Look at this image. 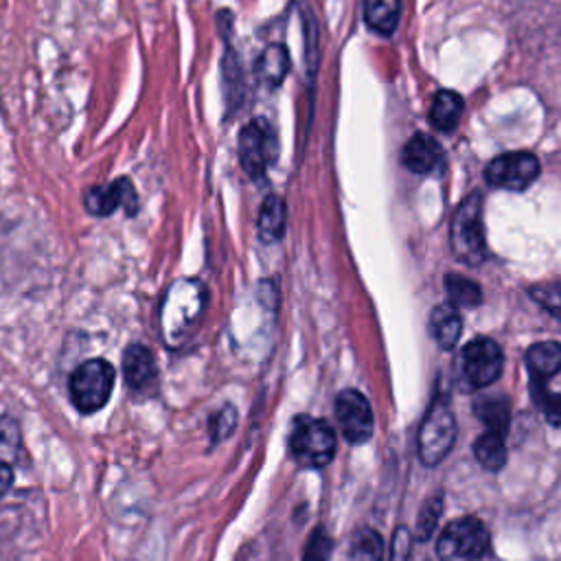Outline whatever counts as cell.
I'll list each match as a JSON object with an SVG mask.
<instances>
[{
    "mask_svg": "<svg viewBox=\"0 0 561 561\" xmlns=\"http://www.w3.org/2000/svg\"><path fill=\"white\" fill-rule=\"evenodd\" d=\"M206 302L204 285L197 280H178L164 296L160 329L169 346H180L195 329Z\"/></svg>",
    "mask_w": 561,
    "mask_h": 561,
    "instance_id": "1",
    "label": "cell"
},
{
    "mask_svg": "<svg viewBox=\"0 0 561 561\" xmlns=\"http://www.w3.org/2000/svg\"><path fill=\"white\" fill-rule=\"evenodd\" d=\"M449 248L454 256L471 267H478L486 259V239L482 224V195L471 191L454 210L449 224Z\"/></svg>",
    "mask_w": 561,
    "mask_h": 561,
    "instance_id": "2",
    "label": "cell"
},
{
    "mask_svg": "<svg viewBox=\"0 0 561 561\" xmlns=\"http://www.w3.org/2000/svg\"><path fill=\"white\" fill-rule=\"evenodd\" d=\"M114 381H116V370L107 359H101V357L85 359L72 370L68 379V390L75 408L81 414H92L101 410L110 401Z\"/></svg>",
    "mask_w": 561,
    "mask_h": 561,
    "instance_id": "3",
    "label": "cell"
},
{
    "mask_svg": "<svg viewBox=\"0 0 561 561\" xmlns=\"http://www.w3.org/2000/svg\"><path fill=\"white\" fill-rule=\"evenodd\" d=\"M335 445V432L327 421L302 414L294 419L289 432V451L298 465L311 469L329 465L333 460Z\"/></svg>",
    "mask_w": 561,
    "mask_h": 561,
    "instance_id": "4",
    "label": "cell"
},
{
    "mask_svg": "<svg viewBox=\"0 0 561 561\" xmlns=\"http://www.w3.org/2000/svg\"><path fill=\"white\" fill-rule=\"evenodd\" d=\"M456 440V419L449 410V399L445 394H434L421 427H419V458L423 465H438L454 447Z\"/></svg>",
    "mask_w": 561,
    "mask_h": 561,
    "instance_id": "5",
    "label": "cell"
},
{
    "mask_svg": "<svg viewBox=\"0 0 561 561\" xmlns=\"http://www.w3.org/2000/svg\"><path fill=\"white\" fill-rule=\"evenodd\" d=\"M489 546V533L478 517L451 519L436 541L440 561H478Z\"/></svg>",
    "mask_w": 561,
    "mask_h": 561,
    "instance_id": "6",
    "label": "cell"
},
{
    "mask_svg": "<svg viewBox=\"0 0 561 561\" xmlns=\"http://www.w3.org/2000/svg\"><path fill=\"white\" fill-rule=\"evenodd\" d=\"M237 147L243 171L259 180L276 158V134L265 118H254L241 127Z\"/></svg>",
    "mask_w": 561,
    "mask_h": 561,
    "instance_id": "7",
    "label": "cell"
},
{
    "mask_svg": "<svg viewBox=\"0 0 561 561\" xmlns=\"http://www.w3.org/2000/svg\"><path fill=\"white\" fill-rule=\"evenodd\" d=\"M502 366V348L491 337H473L462 348V379L471 390L491 386L500 377Z\"/></svg>",
    "mask_w": 561,
    "mask_h": 561,
    "instance_id": "8",
    "label": "cell"
},
{
    "mask_svg": "<svg viewBox=\"0 0 561 561\" xmlns=\"http://www.w3.org/2000/svg\"><path fill=\"white\" fill-rule=\"evenodd\" d=\"M539 160L530 151H508L493 158L484 171L491 186L504 191H524L539 178Z\"/></svg>",
    "mask_w": 561,
    "mask_h": 561,
    "instance_id": "9",
    "label": "cell"
},
{
    "mask_svg": "<svg viewBox=\"0 0 561 561\" xmlns=\"http://www.w3.org/2000/svg\"><path fill=\"white\" fill-rule=\"evenodd\" d=\"M335 416L344 438L351 445H362L373 436L375 419L368 399L353 388H346L335 399Z\"/></svg>",
    "mask_w": 561,
    "mask_h": 561,
    "instance_id": "10",
    "label": "cell"
},
{
    "mask_svg": "<svg viewBox=\"0 0 561 561\" xmlns=\"http://www.w3.org/2000/svg\"><path fill=\"white\" fill-rule=\"evenodd\" d=\"M85 210L94 217H107L114 210L123 208L129 217L138 210V195L129 178H116L107 186H92L83 195Z\"/></svg>",
    "mask_w": 561,
    "mask_h": 561,
    "instance_id": "11",
    "label": "cell"
},
{
    "mask_svg": "<svg viewBox=\"0 0 561 561\" xmlns=\"http://www.w3.org/2000/svg\"><path fill=\"white\" fill-rule=\"evenodd\" d=\"M123 375L131 390L151 392L158 381V366L151 351L142 344H129L123 353Z\"/></svg>",
    "mask_w": 561,
    "mask_h": 561,
    "instance_id": "12",
    "label": "cell"
},
{
    "mask_svg": "<svg viewBox=\"0 0 561 561\" xmlns=\"http://www.w3.org/2000/svg\"><path fill=\"white\" fill-rule=\"evenodd\" d=\"M401 162L412 173H432L443 164V149L436 138L419 131L405 142L401 151Z\"/></svg>",
    "mask_w": 561,
    "mask_h": 561,
    "instance_id": "13",
    "label": "cell"
},
{
    "mask_svg": "<svg viewBox=\"0 0 561 561\" xmlns=\"http://www.w3.org/2000/svg\"><path fill=\"white\" fill-rule=\"evenodd\" d=\"M526 366L530 381L546 383L550 377L561 373V344L546 340L537 342L526 351Z\"/></svg>",
    "mask_w": 561,
    "mask_h": 561,
    "instance_id": "14",
    "label": "cell"
},
{
    "mask_svg": "<svg viewBox=\"0 0 561 561\" xmlns=\"http://www.w3.org/2000/svg\"><path fill=\"white\" fill-rule=\"evenodd\" d=\"M460 331H462V320H460V313L454 305L449 302H440L432 309L430 313V333L432 337L436 340V344L440 348H451L458 337H460Z\"/></svg>",
    "mask_w": 561,
    "mask_h": 561,
    "instance_id": "15",
    "label": "cell"
},
{
    "mask_svg": "<svg viewBox=\"0 0 561 561\" xmlns=\"http://www.w3.org/2000/svg\"><path fill=\"white\" fill-rule=\"evenodd\" d=\"M465 101L454 90H438L430 105V123L438 131H454L460 123Z\"/></svg>",
    "mask_w": 561,
    "mask_h": 561,
    "instance_id": "16",
    "label": "cell"
},
{
    "mask_svg": "<svg viewBox=\"0 0 561 561\" xmlns=\"http://www.w3.org/2000/svg\"><path fill=\"white\" fill-rule=\"evenodd\" d=\"M287 224V206L283 197L267 195L261 204L259 219H256V232L263 243H274L283 237Z\"/></svg>",
    "mask_w": 561,
    "mask_h": 561,
    "instance_id": "17",
    "label": "cell"
},
{
    "mask_svg": "<svg viewBox=\"0 0 561 561\" xmlns=\"http://www.w3.org/2000/svg\"><path fill=\"white\" fill-rule=\"evenodd\" d=\"M473 414L478 416L480 423H484V430L506 436L511 425V405L506 397L491 394V397L478 399L473 403Z\"/></svg>",
    "mask_w": 561,
    "mask_h": 561,
    "instance_id": "18",
    "label": "cell"
},
{
    "mask_svg": "<svg viewBox=\"0 0 561 561\" xmlns=\"http://www.w3.org/2000/svg\"><path fill=\"white\" fill-rule=\"evenodd\" d=\"M401 15V0H364V22L379 35L394 33Z\"/></svg>",
    "mask_w": 561,
    "mask_h": 561,
    "instance_id": "19",
    "label": "cell"
},
{
    "mask_svg": "<svg viewBox=\"0 0 561 561\" xmlns=\"http://www.w3.org/2000/svg\"><path fill=\"white\" fill-rule=\"evenodd\" d=\"M506 436L497 432L484 430L476 443H473V454L476 460L486 469V471H500L506 465Z\"/></svg>",
    "mask_w": 561,
    "mask_h": 561,
    "instance_id": "20",
    "label": "cell"
},
{
    "mask_svg": "<svg viewBox=\"0 0 561 561\" xmlns=\"http://www.w3.org/2000/svg\"><path fill=\"white\" fill-rule=\"evenodd\" d=\"M445 289H447V302L465 309H476L482 302V289L476 280H471L469 276L462 274H445Z\"/></svg>",
    "mask_w": 561,
    "mask_h": 561,
    "instance_id": "21",
    "label": "cell"
},
{
    "mask_svg": "<svg viewBox=\"0 0 561 561\" xmlns=\"http://www.w3.org/2000/svg\"><path fill=\"white\" fill-rule=\"evenodd\" d=\"M289 70V57L285 46L272 44L263 50L256 64V75L265 85H278Z\"/></svg>",
    "mask_w": 561,
    "mask_h": 561,
    "instance_id": "22",
    "label": "cell"
},
{
    "mask_svg": "<svg viewBox=\"0 0 561 561\" xmlns=\"http://www.w3.org/2000/svg\"><path fill=\"white\" fill-rule=\"evenodd\" d=\"M221 77H224V94H226L228 112H232L234 107H239L241 90H243V77H241L239 57L232 53V48H226L224 64H221Z\"/></svg>",
    "mask_w": 561,
    "mask_h": 561,
    "instance_id": "23",
    "label": "cell"
},
{
    "mask_svg": "<svg viewBox=\"0 0 561 561\" xmlns=\"http://www.w3.org/2000/svg\"><path fill=\"white\" fill-rule=\"evenodd\" d=\"M440 513H443V495H432L425 500L423 508L419 511V517H416V526H414V537L416 541H427L436 526H438V519H440Z\"/></svg>",
    "mask_w": 561,
    "mask_h": 561,
    "instance_id": "24",
    "label": "cell"
},
{
    "mask_svg": "<svg viewBox=\"0 0 561 561\" xmlns=\"http://www.w3.org/2000/svg\"><path fill=\"white\" fill-rule=\"evenodd\" d=\"M528 296L543 309L548 311L554 320L561 322V280H550V283H537L528 287Z\"/></svg>",
    "mask_w": 561,
    "mask_h": 561,
    "instance_id": "25",
    "label": "cell"
},
{
    "mask_svg": "<svg viewBox=\"0 0 561 561\" xmlns=\"http://www.w3.org/2000/svg\"><path fill=\"white\" fill-rule=\"evenodd\" d=\"M530 394L535 405L543 412L546 421L554 427H561V394L550 392L546 383H535V381H530Z\"/></svg>",
    "mask_w": 561,
    "mask_h": 561,
    "instance_id": "26",
    "label": "cell"
},
{
    "mask_svg": "<svg viewBox=\"0 0 561 561\" xmlns=\"http://www.w3.org/2000/svg\"><path fill=\"white\" fill-rule=\"evenodd\" d=\"M20 447H22L20 423L13 416H0V460L13 465Z\"/></svg>",
    "mask_w": 561,
    "mask_h": 561,
    "instance_id": "27",
    "label": "cell"
},
{
    "mask_svg": "<svg viewBox=\"0 0 561 561\" xmlns=\"http://www.w3.org/2000/svg\"><path fill=\"white\" fill-rule=\"evenodd\" d=\"M381 539L375 530L362 528L353 539V561H379Z\"/></svg>",
    "mask_w": 561,
    "mask_h": 561,
    "instance_id": "28",
    "label": "cell"
},
{
    "mask_svg": "<svg viewBox=\"0 0 561 561\" xmlns=\"http://www.w3.org/2000/svg\"><path fill=\"white\" fill-rule=\"evenodd\" d=\"M331 550H333V539L329 537V533L322 526H318L311 530V535L307 539L302 561H329Z\"/></svg>",
    "mask_w": 561,
    "mask_h": 561,
    "instance_id": "29",
    "label": "cell"
},
{
    "mask_svg": "<svg viewBox=\"0 0 561 561\" xmlns=\"http://www.w3.org/2000/svg\"><path fill=\"white\" fill-rule=\"evenodd\" d=\"M237 425V410L232 405H224L217 414H213L210 423H208V432H210V438L217 443V440H224L232 434Z\"/></svg>",
    "mask_w": 561,
    "mask_h": 561,
    "instance_id": "30",
    "label": "cell"
},
{
    "mask_svg": "<svg viewBox=\"0 0 561 561\" xmlns=\"http://www.w3.org/2000/svg\"><path fill=\"white\" fill-rule=\"evenodd\" d=\"M412 533L405 526H399L392 535V561H410Z\"/></svg>",
    "mask_w": 561,
    "mask_h": 561,
    "instance_id": "31",
    "label": "cell"
},
{
    "mask_svg": "<svg viewBox=\"0 0 561 561\" xmlns=\"http://www.w3.org/2000/svg\"><path fill=\"white\" fill-rule=\"evenodd\" d=\"M13 478H15V473H13V465H11V462H2V460H0V495H2V493H7V491L11 489Z\"/></svg>",
    "mask_w": 561,
    "mask_h": 561,
    "instance_id": "32",
    "label": "cell"
}]
</instances>
